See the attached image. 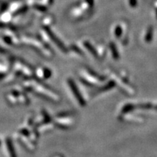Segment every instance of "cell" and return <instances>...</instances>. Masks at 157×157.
<instances>
[{"instance_id":"obj_1","label":"cell","mask_w":157,"mask_h":157,"mask_svg":"<svg viewBox=\"0 0 157 157\" xmlns=\"http://www.w3.org/2000/svg\"><path fill=\"white\" fill-rule=\"evenodd\" d=\"M69 85H70V87H71V90H72L73 93H74L75 97H76V99H77L78 103H79L81 106H85V100L83 99L82 96L81 94H80L79 91H78L77 87H76V85H75L74 81H73L72 79H69Z\"/></svg>"},{"instance_id":"obj_2","label":"cell","mask_w":157,"mask_h":157,"mask_svg":"<svg viewBox=\"0 0 157 157\" xmlns=\"http://www.w3.org/2000/svg\"><path fill=\"white\" fill-rule=\"evenodd\" d=\"M136 108V106H135L134 104H126L125 106H124V107L122 108V113L125 114V113H129V112L133 111L135 108Z\"/></svg>"},{"instance_id":"obj_3","label":"cell","mask_w":157,"mask_h":157,"mask_svg":"<svg viewBox=\"0 0 157 157\" xmlns=\"http://www.w3.org/2000/svg\"><path fill=\"white\" fill-rule=\"evenodd\" d=\"M137 106L143 108V109H149L152 107V104H151V103H141V104H138Z\"/></svg>"},{"instance_id":"obj_4","label":"cell","mask_w":157,"mask_h":157,"mask_svg":"<svg viewBox=\"0 0 157 157\" xmlns=\"http://www.w3.org/2000/svg\"><path fill=\"white\" fill-rule=\"evenodd\" d=\"M156 109H157V106H156Z\"/></svg>"}]
</instances>
